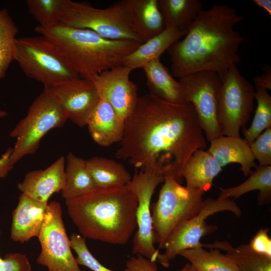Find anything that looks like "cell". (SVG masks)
<instances>
[{
  "mask_svg": "<svg viewBox=\"0 0 271 271\" xmlns=\"http://www.w3.org/2000/svg\"><path fill=\"white\" fill-rule=\"evenodd\" d=\"M255 99L257 106L251 124L249 128L242 129L249 145L265 129L271 127V96L266 90L256 87Z\"/></svg>",
  "mask_w": 271,
  "mask_h": 271,
  "instance_id": "4dcf8cb0",
  "label": "cell"
},
{
  "mask_svg": "<svg viewBox=\"0 0 271 271\" xmlns=\"http://www.w3.org/2000/svg\"><path fill=\"white\" fill-rule=\"evenodd\" d=\"M131 70L122 65L104 71L92 80L100 99L107 102L124 120L138 100L137 85L129 79Z\"/></svg>",
  "mask_w": 271,
  "mask_h": 271,
  "instance_id": "5bb4252c",
  "label": "cell"
},
{
  "mask_svg": "<svg viewBox=\"0 0 271 271\" xmlns=\"http://www.w3.org/2000/svg\"><path fill=\"white\" fill-rule=\"evenodd\" d=\"M180 255L187 259L196 271H240L235 263L217 249L200 246L186 249Z\"/></svg>",
  "mask_w": 271,
  "mask_h": 271,
  "instance_id": "f1b7e54d",
  "label": "cell"
},
{
  "mask_svg": "<svg viewBox=\"0 0 271 271\" xmlns=\"http://www.w3.org/2000/svg\"><path fill=\"white\" fill-rule=\"evenodd\" d=\"M37 237L41 250L37 261L47 267L48 271H82L71 251L60 203L54 201L48 204Z\"/></svg>",
  "mask_w": 271,
  "mask_h": 271,
  "instance_id": "4fadbf2b",
  "label": "cell"
},
{
  "mask_svg": "<svg viewBox=\"0 0 271 271\" xmlns=\"http://www.w3.org/2000/svg\"><path fill=\"white\" fill-rule=\"evenodd\" d=\"M68 214L82 236L124 245L137 228L138 199L128 185L96 188L65 200Z\"/></svg>",
  "mask_w": 271,
  "mask_h": 271,
  "instance_id": "3957f363",
  "label": "cell"
},
{
  "mask_svg": "<svg viewBox=\"0 0 271 271\" xmlns=\"http://www.w3.org/2000/svg\"><path fill=\"white\" fill-rule=\"evenodd\" d=\"M187 101L196 113L201 128L209 142L222 136L217 119L218 99L221 79L210 71L190 73L179 78Z\"/></svg>",
  "mask_w": 271,
  "mask_h": 271,
  "instance_id": "7c38bea8",
  "label": "cell"
},
{
  "mask_svg": "<svg viewBox=\"0 0 271 271\" xmlns=\"http://www.w3.org/2000/svg\"><path fill=\"white\" fill-rule=\"evenodd\" d=\"M263 73L254 77L253 82L256 87L265 90L271 89V68L267 65L262 67Z\"/></svg>",
  "mask_w": 271,
  "mask_h": 271,
  "instance_id": "74e56055",
  "label": "cell"
},
{
  "mask_svg": "<svg viewBox=\"0 0 271 271\" xmlns=\"http://www.w3.org/2000/svg\"><path fill=\"white\" fill-rule=\"evenodd\" d=\"M19 29L6 9L0 10V79L15 60L16 35Z\"/></svg>",
  "mask_w": 271,
  "mask_h": 271,
  "instance_id": "f546056e",
  "label": "cell"
},
{
  "mask_svg": "<svg viewBox=\"0 0 271 271\" xmlns=\"http://www.w3.org/2000/svg\"><path fill=\"white\" fill-rule=\"evenodd\" d=\"M66 162L65 184L61 191L62 196L65 200L85 195L96 188L86 160L69 152L66 156Z\"/></svg>",
  "mask_w": 271,
  "mask_h": 271,
  "instance_id": "cb8c5ba5",
  "label": "cell"
},
{
  "mask_svg": "<svg viewBox=\"0 0 271 271\" xmlns=\"http://www.w3.org/2000/svg\"><path fill=\"white\" fill-rule=\"evenodd\" d=\"M180 271H196L192 265L189 263L186 264Z\"/></svg>",
  "mask_w": 271,
  "mask_h": 271,
  "instance_id": "60d3db41",
  "label": "cell"
},
{
  "mask_svg": "<svg viewBox=\"0 0 271 271\" xmlns=\"http://www.w3.org/2000/svg\"><path fill=\"white\" fill-rule=\"evenodd\" d=\"M166 177L163 171L147 166L136 173L128 184L138 199L137 229L132 241V253L154 262L160 252L154 245L151 203L156 187L164 182Z\"/></svg>",
  "mask_w": 271,
  "mask_h": 271,
  "instance_id": "8fae6325",
  "label": "cell"
},
{
  "mask_svg": "<svg viewBox=\"0 0 271 271\" xmlns=\"http://www.w3.org/2000/svg\"><path fill=\"white\" fill-rule=\"evenodd\" d=\"M165 28L187 31L203 10L199 0H158Z\"/></svg>",
  "mask_w": 271,
  "mask_h": 271,
  "instance_id": "4316f807",
  "label": "cell"
},
{
  "mask_svg": "<svg viewBox=\"0 0 271 271\" xmlns=\"http://www.w3.org/2000/svg\"><path fill=\"white\" fill-rule=\"evenodd\" d=\"M86 162L96 188L123 186L132 179L124 166L114 160L94 156Z\"/></svg>",
  "mask_w": 271,
  "mask_h": 271,
  "instance_id": "d4e9b609",
  "label": "cell"
},
{
  "mask_svg": "<svg viewBox=\"0 0 271 271\" xmlns=\"http://www.w3.org/2000/svg\"><path fill=\"white\" fill-rule=\"evenodd\" d=\"M204 192L183 186L167 176L157 201L151 204L154 243L158 250L163 249L169 235L180 222L190 219L200 210Z\"/></svg>",
  "mask_w": 271,
  "mask_h": 271,
  "instance_id": "ba28073f",
  "label": "cell"
},
{
  "mask_svg": "<svg viewBox=\"0 0 271 271\" xmlns=\"http://www.w3.org/2000/svg\"><path fill=\"white\" fill-rule=\"evenodd\" d=\"M86 125L93 140L101 147H107L122 140L125 120L107 102L100 99Z\"/></svg>",
  "mask_w": 271,
  "mask_h": 271,
  "instance_id": "ac0fdd59",
  "label": "cell"
},
{
  "mask_svg": "<svg viewBox=\"0 0 271 271\" xmlns=\"http://www.w3.org/2000/svg\"><path fill=\"white\" fill-rule=\"evenodd\" d=\"M268 228H260L249 243L255 252L271 257V239Z\"/></svg>",
  "mask_w": 271,
  "mask_h": 271,
  "instance_id": "d590c367",
  "label": "cell"
},
{
  "mask_svg": "<svg viewBox=\"0 0 271 271\" xmlns=\"http://www.w3.org/2000/svg\"><path fill=\"white\" fill-rule=\"evenodd\" d=\"M120 143L116 158L128 161L136 168L160 169L180 184L188 159L196 150L207 147L191 104L169 103L150 93L139 97L125 119Z\"/></svg>",
  "mask_w": 271,
  "mask_h": 271,
  "instance_id": "6da1fadb",
  "label": "cell"
},
{
  "mask_svg": "<svg viewBox=\"0 0 271 271\" xmlns=\"http://www.w3.org/2000/svg\"><path fill=\"white\" fill-rule=\"evenodd\" d=\"M31 269L29 260L24 254L8 253L4 258L0 255V271H31Z\"/></svg>",
  "mask_w": 271,
  "mask_h": 271,
  "instance_id": "e575fe53",
  "label": "cell"
},
{
  "mask_svg": "<svg viewBox=\"0 0 271 271\" xmlns=\"http://www.w3.org/2000/svg\"><path fill=\"white\" fill-rule=\"evenodd\" d=\"M60 23L70 27L88 29L112 40L144 43L137 35L129 13L122 1L105 9L66 0Z\"/></svg>",
  "mask_w": 271,
  "mask_h": 271,
  "instance_id": "52a82bcc",
  "label": "cell"
},
{
  "mask_svg": "<svg viewBox=\"0 0 271 271\" xmlns=\"http://www.w3.org/2000/svg\"><path fill=\"white\" fill-rule=\"evenodd\" d=\"M8 115L7 112L6 111L2 110L0 109V118H3L6 116Z\"/></svg>",
  "mask_w": 271,
  "mask_h": 271,
  "instance_id": "b9f144b4",
  "label": "cell"
},
{
  "mask_svg": "<svg viewBox=\"0 0 271 271\" xmlns=\"http://www.w3.org/2000/svg\"><path fill=\"white\" fill-rule=\"evenodd\" d=\"M69 239L71 247L77 254L76 259L79 265L85 266L92 271H114L104 266L92 254L87 246L84 237L72 233ZM123 271L128 270L126 268Z\"/></svg>",
  "mask_w": 271,
  "mask_h": 271,
  "instance_id": "d6a6232c",
  "label": "cell"
},
{
  "mask_svg": "<svg viewBox=\"0 0 271 271\" xmlns=\"http://www.w3.org/2000/svg\"><path fill=\"white\" fill-rule=\"evenodd\" d=\"M222 170L207 151L198 149L187 161L181 173L190 189L205 192L211 189L214 178Z\"/></svg>",
  "mask_w": 271,
  "mask_h": 271,
  "instance_id": "603a6c76",
  "label": "cell"
},
{
  "mask_svg": "<svg viewBox=\"0 0 271 271\" xmlns=\"http://www.w3.org/2000/svg\"><path fill=\"white\" fill-rule=\"evenodd\" d=\"M219 189L220 198H237L249 192L258 190V204L268 203L271 200V166H257L244 182L233 187Z\"/></svg>",
  "mask_w": 271,
  "mask_h": 271,
  "instance_id": "83f0119b",
  "label": "cell"
},
{
  "mask_svg": "<svg viewBox=\"0 0 271 271\" xmlns=\"http://www.w3.org/2000/svg\"><path fill=\"white\" fill-rule=\"evenodd\" d=\"M66 0H27L30 14L43 28L60 23Z\"/></svg>",
  "mask_w": 271,
  "mask_h": 271,
  "instance_id": "1f68e13d",
  "label": "cell"
},
{
  "mask_svg": "<svg viewBox=\"0 0 271 271\" xmlns=\"http://www.w3.org/2000/svg\"><path fill=\"white\" fill-rule=\"evenodd\" d=\"M225 211H230L237 216L241 215L240 208L230 198L209 197L203 200L198 214L179 223L171 232L164 244V253H160L158 256V262L168 268L170 261L183 250L202 246L201 239L217 229L216 225L208 224L206 219L216 213Z\"/></svg>",
  "mask_w": 271,
  "mask_h": 271,
  "instance_id": "9c48e42d",
  "label": "cell"
},
{
  "mask_svg": "<svg viewBox=\"0 0 271 271\" xmlns=\"http://www.w3.org/2000/svg\"><path fill=\"white\" fill-rule=\"evenodd\" d=\"M50 89L58 98L68 119L81 127L86 125L100 99L93 81L78 78L57 83Z\"/></svg>",
  "mask_w": 271,
  "mask_h": 271,
  "instance_id": "9a60e30c",
  "label": "cell"
},
{
  "mask_svg": "<svg viewBox=\"0 0 271 271\" xmlns=\"http://www.w3.org/2000/svg\"><path fill=\"white\" fill-rule=\"evenodd\" d=\"M210 142L207 151L220 167L237 163L243 175L247 176L252 172L251 168L257 167L249 144L240 136L222 135Z\"/></svg>",
  "mask_w": 271,
  "mask_h": 271,
  "instance_id": "d6986e66",
  "label": "cell"
},
{
  "mask_svg": "<svg viewBox=\"0 0 271 271\" xmlns=\"http://www.w3.org/2000/svg\"><path fill=\"white\" fill-rule=\"evenodd\" d=\"M12 152L13 148L10 147L0 158V179L7 176L14 167V165L11 161Z\"/></svg>",
  "mask_w": 271,
  "mask_h": 271,
  "instance_id": "f35d334b",
  "label": "cell"
},
{
  "mask_svg": "<svg viewBox=\"0 0 271 271\" xmlns=\"http://www.w3.org/2000/svg\"><path fill=\"white\" fill-rule=\"evenodd\" d=\"M137 35L145 42L165 29L158 0H124Z\"/></svg>",
  "mask_w": 271,
  "mask_h": 271,
  "instance_id": "44dd1931",
  "label": "cell"
},
{
  "mask_svg": "<svg viewBox=\"0 0 271 271\" xmlns=\"http://www.w3.org/2000/svg\"><path fill=\"white\" fill-rule=\"evenodd\" d=\"M143 69L150 94L169 103L189 104L182 85L174 78L160 58L152 61Z\"/></svg>",
  "mask_w": 271,
  "mask_h": 271,
  "instance_id": "ffe728a7",
  "label": "cell"
},
{
  "mask_svg": "<svg viewBox=\"0 0 271 271\" xmlns=\"http://www.w3.org/2000/svg\"><path fill=\"white\" fill-rule=\"evenodd\" d=\"M252 2L255 6L263 9L270 16L271 15L270 0H253Z\"/></svg>",
  "mask_w": 271,
  "mask_h": 271,
  "instance_id": "ab89813d",
  "label": "cell"
},
{
  "mask_svg": "<svg viewBox=\"0 0 271 271\" xmlns=\"http://www.w3.org/2000/svg\"><path fill=\"white\" fill-rule=\"evenodd\" d=\"M243 19L236 9L225 5L215 4L202 10L184 38L167 50L172 75L179 78L210 71L222 78L231 66L240 62L238 51L244 38L235 26Z\"/></svg>",
  "mask_w": 271,
  "mask_h": 271,
  "instance_id": "7a4b0ae2",
  "label": "cell"
},
{
  "mask_svg": "<svg viewBox=\"0 0 271 271\" xmlns=\"http://www.w3.org/2000/svg\"><path fill=\"white\" fill-rule=\"evenodd\" d=\"M126 266L128 271H158L156 262L140 255L130 257Z\"/></svg>",
  "mask_w": 271,
  "mask_h": 271,
  "instance_id": "8d00e7d4",
  "label": "cell"
},
{
  "mask_svg": "<svg viewBox=\"0 0 271 271\" xmlns=\"http://www.w3.org/2000/svg\"><path fill=\"white\" fill-rule=\"evenodd\" d=\"M48 204L22 193L12 214L11 238L23 243L37 237L44 221Z\"/></svg>",
  "mask_w": 271,
  "mask_h": 271,
  "instance_id": "e0dca14e",
  "label": "cell"
},
{
  "mask_svg": "<svg viewBox=\"0 0 271 271\" xmlns=\"http://www.w3.org/2000/svg\"><path fill=\"white\" fill-rule=\"evenodd\" d=\"M15 60L27 77L41 82L44 88L80 78L58 47L42 35L17 39Z\"/></svg>",
  "mask_w": 271,
  "mask_h": 271,
  "instance_id": "5b68a950",
  "label": "cell"
},
{
  "mask_svg": "<svg viewBox=\"0 0 271 271\" xmlns=\"http://www.w3.org/2000/svg\"><path fill=\"white\" fill-rule=\"evenodd\" d=\"M217 119L223 136H239L245 128L253 110L255 90L239 72L237 65L231 66L221 78Z\"/></svg>",
  "mask_w": 271,
  "mask_h": 271,
  "instance_id": "30bf717a",
  "label": "cell"
},
{
  "mask_svg": "<svg viewBox=\"0 0 271 271\" xmlns=\"http://www.w3.org/2000/svg\"><path fill=\"white\" fill-rule=\"evenodd\" d=\"M201 246L225 251L240 271H271V257L254 251L249 244L234 247L226 240H216Z\"/></svg>",
  "mask_w": 271,
  "mask_h": 271,
  "instance_id": "484cf974",
  "label": "cell"
},
{
  "mask_svg": "<svg viewBox=\"0 0 271 271\" xmlns=\"http://www.w3.org/2000/svg\"><path fill=\"white\" fill-rule=\"evenodd\" d=\"M67 117L57 96L50 89L43 91L30 106L26 116L10 133L17 140L11 161L15 165L25 156L35 153L44 136L51 129L62 127Z\"/></svg>",
  "mask_w": 271,
  "mask_h": 271,
  "instance_id": "8992f818",
  "label": "cell"
},
{
  "mask_svg": "<svg viewBox=\"0 0 271 271\" xmlns=\"http://www.w3.org/2000/svg\"><path fill=\"white\" fill-rule=\"evenodd\" d=\"M65 163V158L61 156L45 169L29 172L18 184V189L36 201L48 204L50 197L64 187Z\"/></svg>",
  "mask_w": 271,
  "mask_h": 271,
  "instance_id": "2e32d148",
  "label": "cell"
},
{
  "mask_svg": "<svg viewBox=\"0 0 271 271\" xmlns=\"http://www.w3.org/2000/svg\"><path fill=\"white\" fill-rule=\"evenodd\" d=\"M35 31L58 47L80 78L90 80L102 72L121 65L124 57L142 44L107 39L91 30L61 23L48 28L38 25Z\"/></svg>",
  "mask_w": 271,
  "mask_h": 271,
  "instance_id": "277c9868",
  "label": "cell"
},
{
  "mask_svg": "<svg viewBox=\"0 0 271 271\" xmlns=\"http://www.w3.org/2000/svg\"><path fill=\"white\" fill-rule=\"evenodd\" d=\"M249 146L259 166H271V127L265 129Z\"/></svg>",
  "mask_w": 271,
  "mask_h": 271,
  "instance_id": "836d02e7",
  "label": "cell"
},
{
  "mask_svg": "<svg viewBox=\"0 0 271 271\" xmlns=\"http://www.w3.org/2000/svg\"><path fill=\"white\" fill-rule=\"evenodd\" d=\"M175 28H165L159 35L142 43L124 57L121 65L130 68H143L147 64L160 58L161 55L187 33Z\"/></svg>",
  "mask_w": 271,
  "mask_h": 271,
  "instance_id": "7402d4cb",
  "label": "cell"
}]
</instances>
